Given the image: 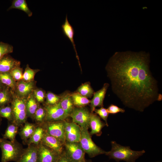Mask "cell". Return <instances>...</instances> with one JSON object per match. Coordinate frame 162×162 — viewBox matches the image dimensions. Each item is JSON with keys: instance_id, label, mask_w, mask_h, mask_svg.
Listing matches in <instances>:
<instances>
[{"instance_id": "obj_1", "label": "cell", "mask_w": 162, "mask_h": 162, "mask_svg": "<svg viewBox=\"0 0 162 162\" xmlns=\"http://www.w3.org/2000/svg\"><path fill=\"white\" fill-rule=\"evenodd\" d=\"M150 63L145 52H117L105 68L113 92L125 106L141 112L162 99Z\"/></svg>"}, {"instance_id": "obj_2", "label": "cell", "mask_w": 162, "mask_h": 162, "mask_svg": "<svg viewBox=\"0 0 162 162\" xmlns=\"http://www.w3.org/2000/svg\"><path fill=\"white\" fill-rule=\"evenodd\" d=\"M111 150L106 152L105 154L110 159L116 161H124L126 162H135L136 160L145 152V150L134 151L130 146H124L117 143L116 141L111 142Z\"/></svg>"}, {"instance_id": "obj_3", "label": "cell", "mask_w": 162, "mask_h": 162, "mask_svg": "<svg viewBox=\"0 0 162 162\" xmlns=\"http://www.w3.org/2000/svg\"><path fill=\"white\" fill-rule=\"evenodd\" d=\"M0 147L2 151L1 162H16L23 150L16 140L12 142L1 137Z\"/></svg>"}, {"instance_id": "obj_4", "label": "cell", "mask_w": 162, "mask_h": 162, "mask_svg": "<svg viewBox=\"0 0 162 162\" xmlns=\"http://www.w3.org/2000/svg\"><path fill=\"white\" fill-rule=\"evenodd\" d=\"M26 98L17 96L14 91L13 98L10 104L14 116V121L19 127L26 122L28 118L26 106Z\"/></svg>"}, {"instance_id": "obj_5", "label": "cell", "mask_w": 162, "mask_h": 162, "mask_svg": "<svg viewBox=\"0 0 162 162\" xmlns=\"http://www.w3.org/2000/svg\"><path fill=\"white\" fill-rule=\"evenodd\" d=\"M80 128L81 137L79 142L85 153L90 158L105 154L106 151L97 146L92 141L88 129L85 128Z\"/></svg>"}, {"instance_id": "obj_6", "label": "cell", "mask_w": 162, "mask_h": 162, "mask_svg": "<svg viewBox=\"0 0 162 162\" xmlns=\"http://www.w3.org/2000/svg\"><path fill=\"white\" fill-rule=\"evenodd\" d=\"M40 125L46 133L57 138L64 144L65 139L64 120L44 122Z\"/></svg>"}, {"instance_id": "obj_7", "label": "cell", "mask_w": 162, "mask_h": 162, "mask_svg": "<svg viewBox=\"0 0 162 162\" xmlns=\"http://www.w3.org/2000/svg\"><path fill=\"white\" fill-rule=\"evenodd\" d=\"M64 151L70 162H86L85 152L79 142H65Z\"/></svg>"}, {"instance_id": "obj_8", "label": "cell", "mask_w": 162, "mask_h": 162, "mask_svg": "<svg viewBox=\"0 0 162 162\" xmlns=\"http://www.w3.org/2000/svg\"><path fill=\"white\" fill-rule=\"evenodd\" d=\"M91 112L85 107H74L69 116L72 122L79 125L80 128H88Z\"/></svg>"}, {"instance_id": "obj_9", "label": "cell", "mask_w": 162, "mask_h": 162, "mask_svg": "<svg viewBox=\"0 0 162 162\" xmlns=\"http://www.w3.org/2000/svg\"><path fill=\"white\" fill-rule=\"evenodd\" d=\"M44 107L46 111L44 122L64 121L69 117L61 107L59 102L53 105H44Z\"/></svg>"}, {"instance_id": "obj_10", "label": "cell", "mask_w": 162, "mask_h": 162, "mask_svg": "<svg viewBox=\"0 0 162 162\" xmlns=\"http://www.w3.org/2000/svg\"><path fill=\"white\" fill-rule=\"evenodd\" d=\"M65 142H80L81 137L80 127L73 122L64 120Z\"/></svg>"}, {"instance_id": "obj_11", "label": "cell", "mask_w": 162, "mask_h": 162, "mask_svg": "<svg viewBox=\"0 0 162 162\" xmlns=\"http://www.w3.org/2000/svg\"><path fill=\"white\" fill-rule=\"evenodd\" d=\"M36 83L35 80L25 82L22 80L16 82L14 92L19 97L27 98L37 88Z\"/></svg>"}, {"instance_id": "obj_12", "label": "cell", "mask_w": 162, "mask_h": 162, "mask_svg": "<svg viewBox=\"0 0 162 162\" xmlns=\"http://www.w3.org/2000/svg\"><path fill=\"white\" fill-rule=\"evenodd\" d=\"M38 148V162H57L61 155L40 143Z\"/></svg>"}, {"instance_id": "obj_13", "label": "cell", "mask_w": 162, "mask_h": 162, "mask_svg": "<svg viewBox=\"0 0 162 162\" xmlns=\"http://www.w3.org/2000/svg\"><path fill=\"white\" fill-rule=\"evenodd\" d=\"M40 143L59 155H61L64 151V144L57 138L48 134L45 132Z\"/></svg>"}, {"instance_id": "obj_14", "label": "cell", "mask_w": 162, "mask_h": 162, "mask_svg": "<svg viewBox=\"0 0 162 162\" xmlns=\"http://www.w3.org/2000/svg\"><path fill=\"white\" fill-rule=\"evenodd\" d=\"M16 162H38V146L31 144L23 151Z\"/></svg>"}, {"instance_id": "obj_15", "label": "cell", "mask_w": 162, "mask_h": 162, "mask_svg": "<svg viewBox=\"0 0 162 162\" xmlns=\"http://www.w3.org/2000/svg\"><path fill=\"white\" fill-rule=\"evenodd\" d=\"M109 86L108 83H105L101 89L94 92L93 98L90 100V106L91 113H93L96 107H103L104 100Z\"/></svg>"}, {"instance_id": "obj_16", "label": "cell", "mask_w": 162, "mask_h": 162, "mask_svg": "<svg viewBox=\"0 0 162 162\" xmlns=\"http://www.w3.org/2000/svg\"><path fill=\"white\" fill-rule=\"evenodd\" d=\"M20 61L6 55L0 59V72L9 73L14 68L20 67Z\"/></svg>"}, {"instance_id": "obj_17", "label": "cell", "mask_w": 162, "mask_h": 162, "mask_svg": "<svg viewBox=\"0 0 162 162\" xmlns=\"http://www.w3.org/2000/svg\"><path fill=\"white\" fill-rule=\"evenodd\" d=\"M89 125L91 129V131L89 133L90 135L95 134L97 136H100L101 135L102 129L106 126L105 123L101 121L99 116L96 114L91 112Z\"/></svg>"}, {"instance_id": "obj_18", "label": "cell", "mask_w": 162, "mask_h": 162, "mask_svg": "<svg viewBox=\"0 0 162 162\" xmlns=\"http://www.w3.org/2000/svg\"><path fill=\"white\" fill-rule=\"evenodd\" d=\"M61 27L63 34L65 37L69 39L72 44L76 54V57L78 61L79 65L80 66L79 58L77 55L74 40L75 31L73 26L68 20L67 14L66 15L65 21L62 25Z\"/></svg>"}, {"instance_id": "obj_19", "label": "cell", "mask_w": 162, "mask_h": 162, "mask_svg": "<svg viewBox=\"0 0 162 162\" xmlns=\"http://www.w3.org/2000/svg\"><path fill=\"white\" fill-rule=\"evenodd\" d=\"M60 105L66 113L69 116L74 108L71 94L67 92L60 95Z\"/></svg>"}, {"instance_id": "obj_20", "label": "cell", "mask_w": 162, "mask_h": 162, "mask_svg": "<svg viewBox=\"0 0 162 162\" xmlns=\"http://www.w3.org/2000/svg\"><path fill=\"white\" fill-rule=\"evenodd\" d=\"M40 106V104L36 100L32 93L27 98L26 106L28 117L34 120L35 113Z\"/></svg>"}, {"instance_id": "obj_21", "label": "cell", "mask_w": 162, "mask_h": 162, "mask_svg": "<svg viewBox=\"0 0 162 162\" xmlns=\"http://www.w3.org/2000/svg\"><path fill=\"white\" fill-rule=\"evenodd\" d=\"M37 125L26 122L19 132L21 139L23 141H27L34 133Z\"/></svg>"}, {"instance_id": "obj_22", "label": "cell", "mask_w": 162, "mask_h": 162, "mask_svg": "<svg viewBox=\"0 0 162 162\" xmlns=\"http://www.w3.org/2000/svg\"><path fill=\"white\" fill-rule=\"evenodd\" d=\"M14 91L10 88L5 86L0 90V107L10 104Z\"/></svg>"}, {"instance_id": "obj_23", "label": "cell", "mask_w": 162, "mask_h": 162, "mask_svg": "<svg viewBox=\"0 0 162 162\" xmlns=\"http://www.w3.org/2000/svg\"><path fill=\"white\" fill-rule=\"evenodd\" d=\"M45 132L42 127L40 125H38L34 133L27 140V145L33 144L38 146L40 143Z\"/></svg>"}, {"instance_id": "obj_24", "label": "cell", "mask_w": 162, "mask_h": 162, "mask_svg": "<svg viewBox=\"0 0 162 162\" xmlns=\"http://www.w3.org/2000/svg\"><path fill=\"white\" fill-rule=\"evenodd\" d=\"M12 9H16L24 12L29 17L32 15V12L29 8L26 0H14L12 4L8 9L9 10Z\"/></svg>"}, {"instance_id": "obj_25", "label": "cell", "mask_w": 162, "mask_h": 162, "mask_svg": "<svg viewBox=\"0 0 162 162\" xmlns=\"http://www.w3.org/2000/svg\"><path fill=\"white\" fill-rule=\"evenodd\" d=\"M18 128V126L14 122H10L4 134L3 135V138L6 140L9 139L12 142L15 141Z\"/></svg>"}, {"instance_id": "obj_26", "label": "cell", "mask_w": 162, "mask_h": 162, "mask_svg": "<svg viewBox=\"0 0 162 162\" xmlns=\"http://www.w3.org/2000/svg\"><path fill=\"white\" fill-rule=\"evenodd\" d=\"M74 106L77 107H84L90 104V100L77 92L71 94Z\"/></svg>"}, {"instance_id": "obj_27", "label": "cell", "mask_w": 162, "mask_h": 162, "mask_svg": "<svg viewBox=\"0 0 162 162\" xmlns=\"http://www.w3.org/2000/svg\"><path fill=\"white\" fill-rule=\"evenodd\" d=\"M76 92L88 98H91L94 92L89 82L82 84L78 88Z\"/></svg>"}, {"instance_id": "obj_28", "label": "cell", "mask_w": 162, "mask_h": 162, "mask_svg": "<svg viewBox=\"0 0 162 162\" xmlns=\"http://www.w3.org/2000/svg\"><path fill=\"white\" fill-rule=\"evenodd\" d=\"M0 82L3 85L8 86L14 91L16 82L12 78L9 73L0 72Z\"/></svg>"}, {"instance_id": "obj_29", "label": "cell", "mask_w": 162, "mask_h": 162, "mask_svg": "<svg viewBox=\"0 0 162 162\" xmlns=\"http://www.w3.org/2000/svg\"><path fill=\"white\" fill-rule=\"evenodd\" d=\"M40 71L38 69H32L27 64L23 73L22 80L25 82H30L34 80L36 74Z\"/></svg>"}, {"instance_id": "obj_30", "label": "cell", "mask_w": 162, "mask_h": 162, "mask_svg": "<svg viewBox=\"0 0 162 162\" xmlns=\"http://www.w3.org/2000/svg\"><path fill=\"white\" fill-rule=\"evenodd\" d=\"M0 116L7 119L9 122H13L14 116L10 104L0 107Z\"/></svg>"}, {"instance_id": "obj_31", "label": "cell", "mask_w": 162, "mask_h": 162, "mask_svg": "<svg viewBox=\"0 0 162 162\" xmlns=\"http://www.w3.org/2000/svg\"><path fill=\"white\" fill-rule=\"evenodd\" d=\"M46 114V111L44 106L40 105L36 110L34 118V120L37 125H40L44 122Z\"/></svg>"}, {"instance_id": "obj_32", "label": "cell", "mask_w": 162, "mask_h": 162, "mask_svg": "<svg viewBox=\"0 0 162 162\" xmlns=\"http://www.w3.org/2000/svg\"><path fill=\"white\" fill-rule=\"evenodd\" d=\"M60 96L58 95L50 92H48L46 94L45 105H53L59 102Z\"/></svg>"}, {"instance_id": "obj_33", "label": "cell", "mask_w": 162, "mask_h": 162, "mask_svg": "<svg viewBox=\"0 0 162 162\" xmlns=\"http://www.w3.org/2000/svg\"><path fill=\"white\" fill-rule=\"evenodd\" d=\"M32 94L36 100L40 104L45 103L46 93L44 90L37 88L34 90Z\"/></svg>"}, {"instance_id": "obj_34", "label": "cell", "mask_w": 162, "mask_h": 162, "mask_svg": "<svg viewBox=\"0 0 162 162\" xmlns=\"http://www.w3.org/2000/svg\"><path fill=\"white\" fill-rule=\"evenodd\" d=\"M13 46L8 44L0 42V59L5 55L13 52Z\"/></svg>"}, {"instance_id": "obj_35", "label": "cell", "mask_w": 162, "mask_h": 162, "mask_svg": "<svg viewBox=\"0 0 162 162\" xmlns=\"http://www.w3.org/2000/svg\"><path fill=\"white\" fill-rule=\"evenodd\" d=\"M23 69L20 67H16L9 72V74L14 80L16 82L22 80Z\"/></svg>"}, {"instance_id": "obj_36", "label": "cell", "mask_w": 162, "mask_h": 162, "mask_svg": "<svg viewBox=\"0 0 162 162\" xmlns=\"http://www.w3.org/2000/svg\"><path fill=\"white\" fill-rule=\"evenodd\" d=\"M94 111L96 114L99 116L100 118H101L104 121L106 125L108 127V124L107 120L109 113L108 112L107 109L102 107L99 109H95Z\"/></svg>"}, {"instance_id": "obj_37", "label": "cell", "mask_w": 162, "mask_h": 162, "mask_svg": "<svg viewBox=\"0 0 162 162\" xmlns=\"http://www.w3.org/2000/svg\"><path fill=\"white\" fill-rule=\"evenodd\" d=\"M108 113L112 114H115L119 112L124 113L125 110L123 108H120L117 106L113 104H111L107 109Z\"/></svg>"}, {"instance_id": "obj_38", "label": "cell", "mask_w": 162, "mask_h": 162, "mask_svg": "<svg viewBox=\"0 0 162 162\" xmlns=\"http://www.w3.org/2000/svg\"><path fill=\"white\" fill-rule=\"evenodd\" d=\"M57 162H70L64 151L60 155Z\"/></svg>"}, {"instance_id": "obj_39", "label": "cell", "mask_w": 162, "mask_h": 162, "mask_svg": "<svg viewBox=\"0 0 162 162\" xmlns=\"http://www.w3.org/2000/svg\"><path fill=\"white\" fill-rule=\"evenodd\" d=\"M4 86V85L2 84L0 82V90H1Z\"/></svg>"}, {"instance_id": "obj_40", "label": "cell", "mask_w": 162, "mask_h": 162, "mask_svg": "<svg viewBox=\"0 0 162 162\" xmlns=\"http://www.w3.org/2000/svg\"><path fill=\"white\" fill-rule=\"evenodd\" d=\"M1 121H2V117L0 116V126L1 124Z\"/></svg>"}, {"instance_id": "obj_41", "label": "cell", "mask_w": 162, "mask_h": 162, "mask_svg": "<svg viewBox=\"0 0 162 162\" xmlns=\"http://www.w3.org/2000/svg\"><path fill=\"white\" fill-rule=\"evenodd\" d=\"M86 162H92V161L91 160H89L88 161H86Z\"/></svg>"}, {"instance_id": "obj_42", "label": "cell", "mask_w": 162, "mask_h": 162, "mask_svg": "<svg viewBox=\"0 0 162 162\" xmlns=\"http://www.w3.org/2000/svg\"><path fill=\"white\" fill-rule=\"evenodd\" d=\"M161 162V161H156V162Z\"/></svg>"}]
</instances>
